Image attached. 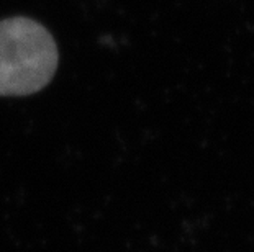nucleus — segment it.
Returning <instances> with one entry per match:
<instances>
[{
    "label": "nucleus",
    "mask_w": 254,
    "mask_h": 252,
    "mask_svg": "<svg viewBox=\"0 0 254 252\" xmlns=\"http://www.w3.org/2000/svg\"><path fill=\"white\" fill-rule=\"evenodd\" d=\"M56 67L58 48L45 26L26 17L0 21V95L38 92Z\"/></svg>",
    "instance_id": "obj_1"
}]
</instances>
